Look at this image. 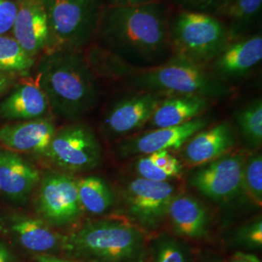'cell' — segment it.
Instances as JSON below:
<instances>
[{
    "instance_id": "6da1fadb",
    "label": "cell",
    "mask_w": 262,
    "mask_h": 262,
    "mask_svg": "<svg viewBox=\"0 0 262 262\" xmlns=\"http://www.w3.org/2000/svg\"><path fill=\"white\" fill-rule=\"evenodd\" d=\"M167 5L104 6L94 37L98 46L136 69H148L171 57Z\"/></svg>"
},
{
    "instance_id": "7a4b0ae2",
    "label": "cell",
    "mask_w": 262,
    "mask_h": 262,
    "mask_svg": "<svg viewBox=\"0 0 262 262\" xmlns=\"http://www.w3.org/2000/svg\"><path fill=\"white\" fill-rule=\"evenodd\" d=\"M36 81L49 106L66 119L83 117L98 99L94 72L86 57L77 50L45 52L38 64Z\"/></svg>"
},
{
    "instance_id": "3957f363",
    "label": "cell",
    "mask_w": 262,
    "mask_h": 262,
    "mask_svg": "<svg viewBox=\"0 0 262 262\" xmlns=\"http://www.w3.org/2000/svg\"><path fill=\"white\" fill-rule=\"evenodd\" d=\"M62 250L94 262H142L145 238L138 227L127 222L102 220L64 236Z\"/></svg>"
},
{
    "instance_id": "277c9868",
    "label": "cell",
    "mask_w": 262,
    "mask_h": 262,
    "mask_svg": "<svg viewBox=\"0 0 262 262\" xmlns=\"http://www.w3.org/2000/svg\"><path fill=\"white\" fill-rule=\"evenodd\" d=\"M126 80L134 90L166 95L196 94L214 100L231 94L227 84L203 64L175 55L160 66L135 71Z\"/></svg>"
},
{
    "instance_id": "5b68a950",
    "label": "cell",
    "mask_w": 262,
    "mask_h": 262,
    "mask_svg": "<svg viewBox=\"0 0 262 262\" xmlns=\"http://www.w3.org/2000/svg\"><path fill=\"white\" fill-rule=\"evenodd\" d=\"M172 53L199 64L212 62L229 42L227 27L217 17L180 10L169 19Z\"/></svg>"
},
{
    "instance_id": "8992f818",
    "label": "cell",
    "mask_w": 262,
    "mask_h": 262,
    "mask_svg": "<svg viewBox=\"0 0 262 262\" xmlns=\"http://www.w3.org/2000/svg\"><path fill=\"white\" fill-rule=\"evenodd\" d=\"M50 39L47 51L85 47L95 36L103 0H42ZM44 52V53H45Z\"/></svg>"
},
{
    "instance_id": "52a82bcc",
    "label": "cell",
    "mask_w": 262,
    "mask_h": 262,
    "mask_svg": "<svg viewBox=\"0 0 262 262\" xmlns=\"http://www.w3.org/2000/svg\"><path fill=\"white\" fill-rule=\"evenodd\" d=\"M44 154L57 166L73 171L95 168L102 159L101 147L94 132L82 123L56 132Z\"/></svg>"
},
{
    "instance_id": "ba28073f",
    "label": "cell",
    "mask_w": 262,
    "mask_h": 262,
    "mask_svg": "<svg viewBox=\"0 0 262 262\" xmlns=\"http://www.w3.org/2000/svg\"><path fill=\"white\" fill-rule=\"evenodd\" d=\"M174 196L175 187L168 182L142 178L131 181L123 194L127 214L147 229H155L164 221Z\"/></svg>"
},
{
    "instance_id": "9c48e42d",
    "label": "cell",
    "mask_w": 262,
    "mask_h": 262,
    "mask_svg": "<svg viewBox=\"0 0 262 262\" xmlns=\"http://www.w3.org/2000/svg\"><path fill=\"white\" fill-rule=\"evenodd\" d=\"M244 163L242 155L226 154L195 170L189 177V185L211 200L228 202L243 190Z\"/></svg>"
},
{
    "instance_id": "30bf717a",
    "label": "cell",
    "mask_w": 262,
    "mask_h": 262,
    "mask_svg": "<svg viewBox=\"0 0 262 262\" xmlns=\"http://www.w3.org/2000/svg\"><path fill=\"white\" fill-rule=\"evenodd\" d=\"M39 212L54 225L72 224L83 213L78 182L66 174H50L43 179L39 192Z\"/></svg>"
},
{
    "instance_id": "8fae6325",
    "label": "cell",
    "mask_w": 262,
    "mask_h": 262,
    "mask_svg": "<svg viewBox=\"0 0 262 262\" xmlns=\"http://www.w3.org/2000/svg\"><path fill=\"white\" fill-rule=\"evenodd\" d=\"M166 94L143 92L119 99L104 118V130L111 136H121L136 130L150 122Z\"/></svg>"
},
{
    "instance_id": "7c38bea8",
    "label": "cell",
    "mask_w": 262,
    "mask_h": 262,
    "mask_svg": "<svg viewBox=\"0 0 262 262\" xmlns=\"http://www.w3.org/2000/svg\"><path fill=\"white\" fill-rule=\"evenodd\" d=\"M211 121V117L203 115L181 125L154 129L124 142L119 148L120 152L130 157L150 155L158 150H180L198 131L206 128Z\"/></svg>"
},
{
    "instance_id": "4fadbf2b",
    "label": "cell",
    "mask_w": 262,
    "mask_h": 262,
    "mask_svg": "<svg viewBox=\"0 0 262 262\" xmlns=\"http://www.w3.org/2000/svg\"><path fill=\"white\" fill-rule=\"evenodd\" d=\"M261 33L231 40L212 61V72L226 83L248 75L261 62Z\"/></svg>"
},
{
    "instance_id": "5bb4252c",
    "label": "cell",
    "mask_w": 262,
    "mask_h": 262,
    "mask_svg": "<svg viewBox=\"0 0 262 262\" xmlns=\"http://www.w3.org/2000/svg\"><path fill=\"white\" fill-rule=\"evenodd\" d=\"M18 12L13 27L14 38L28 56L47 50L50 39L47 14L42 0H17Z\"/></svg>"
},
{
    "instance_id": "9a60e30c",
    "label": "cell",
    "mask_w": 262,
    "mask_h": 262,
    "mask_svg": "<svg viewBox=\"0 0 262 262\" xmlns=\"http://www.w3.org/2000/svg\"><path fill=\"white\" fill-rule=\"evenodd\" d=\"M236 143L233 127L223 122L198 131L184 148V159L190 165H204L226 155Z\"/></svg>"
},
{
    "instance_id": "2e32d148",
    "label": "cell",
    "mask_w": 262,
    "mask_h": 262,
    "mask_svg": "<svg viewBox=\"0 0 262 262\" xmlns=\"http://www.w3.org/2000/svg\"><path fill=\"white\" fill-rule=\"evenodd\" d=\"M56 134L48 119L18 122L0 127V146L16 151L45 152Z\"/></svg>"
},
{
    "instance_id": "e0dca14e",
    "label": "cell",
    "mask_w": 262,
    "mask_h": 262,
    "mask_svg": "<svg viewBox=\"0 0 262 262\" xmlns=\"http://www.w3.org/2000/svg\"><path fill=\"white\" fill-rule=\"evenodd\" d=\"M49 103L37 81L19 83L0 103V119L8 121H33L43 119Z\"/></svg>"
},
{
    "instance_id": "ac0fdd59",
    "label": "cell",
    "mask_w": 262,
    "mask_h": 262,
    "mask_svg": "<svg viewBox=\"0 0 262 262\" xmlns=\"http://www.w3.org/2000/svg\"><path fill=\"white\" fill-rule=\"evenodd\" d=\"M212 100L196 94H172L165 96L150 118L154 129L172 127L203 116Z\"/></svg>"
},
{
    "instance_id": "d6986e66",
    "label": "cell",
    "mask_w": 262,
    "mask_h": 262,
    "mask_svg": "<svg viewBox=\"0 0 262 262\" xmlns=\"http://www.w3.org/2000/svg\"><path fill=\"white\" fill-rule=\"evenodd\" d=\"M40 180L37 170L12 151H0V190L15 201L26 200Z\"/></svg>"
},
{
    "instance_id": "ffe728a7",
    "label": "cell",
    "mask_w": 262,
    "mask_h": 262,
    "mask_svg": "<svg viewBox=\"0 0 262 262\" xmlns=\"http://www.w3.org/2000/svg\"><path fill=\"white\" fill-rule=\"evenodd\" d=\"M10 229L21 247L30 252L48 254L63 249L64 236L55 232L42 220L16 215L10 222Z\"/></svg>"
},
{
    "instance_id": "44dd1931",
    "label": "cell",
    "mask_w": 262,
    "mask_h": 262,
    "mask_svg": "<svg viewBox=\"0 0 262 262\" xmlns=\"http://www.w3.org/2000/svg\"><path fill=\"white\" fill-rule=\"evenodd\" d=\"M167 216L175 232L182 237L198 239L208 231L209 215L206 208L194 197L174 196Z\"/></svg>"
},
{
    "instance_id": "7402d4cb",
    "label": "cell",
    "mask_w": 262,
    "mask_h": 262,
    "mask_svg": "<svg viewBox=\"0 0 262 262\" xmlns=\"http://www.w3.org/2000/svg\"><path fill=\"white\" fill-rule=\"evenodd\" d=\"M262 0H232L226 14L229 41L251 34L261 17Z\"/></svg>"
},
{
    "instance_id": "603a6c76",
    "label": "cell",
    "mask_w": 262,
    "mask_h": 262,
    "mask_svg": "<svg viewBox=\"0 0 262 262\" xmlns=\"http://www.w3.org/2000/svg\"><path fill=\"white\" fill-rule=\"evenodd\" d=\"M78 193L83 210L92 215H101L114 204V194L108 184L91 176L78 182Z\"/></svg>"
},
{
    "instance_id": "cb8c5ba5",
    "label": "cell",
    "mask_w": 262,
    "mask_h": 262,
    "mask_svg": "<svg viewBox=\"0 0 262 262\" xmlns=\"http://www.w3.org/2000/svg\"><path fill=\"white\" fill-rule=\"evenodd\" d=\"M35 59L20 47L15 38L0 35V70L12 75L27 74Z\"/></svg>"
},
{
    "instance_id": "d4e9b609",
    "label": "cell",
    "mask_w": 262,
    "mask_h": 262,
    "mask_svg": "<svg viewBox=\"0 0 262 262\" xmlns=\"http://www.w3.org/2000/svg\"><path fill=\"white\" fill-rule=\"evenodd\" d=\"M235 117L244 140L252 147H259L262 143L261 98H255L244 105Z\"/></svg>"
},
{
    "instance_id": "484cf974",
    "label": "cell",
    "mask_w": 262,
    "mask_h": 262,
    "mask_svg": "<svg viewBox=\"0 0 262 262\" xmlns=\"http://www.w3.org/2000/svg\"><path fill=\"white\" fill-rule=\"evenodd\" d=\"M88 62L92 67L93 71H97L101 75L107 76L110 78H128L135 71L140 70L128 66L127 63L122 61V59L108 53L99 46L94 48L93 51L90 53Z\"/></svg>"
},
{
    "instance_id": "4316f807",
    "label": "cell",
    "mask_w": 262,
    "mask_h": 262,
    "mask_svg": "<svg viewBox=\"0 0 262 262\" xmlns=\"http://www.w3.org/2000/svg\"><path fill=\"white\" fill-rule=\"evenodd\" d=\"M242 189L256 206L262 204V158L256 154L245 159Z\"/></svg>"
},
{
    "instance_id": "83f0119b",
    "label": "cell",
    "mask_w": 262,
    "mask_h": 262,
    "mask_svg": "<svg viewBox=\"0 0 262 262\" xmlns=\"http://www.w3.org/2000/svg\"><path fill=\"white\" fill-rule=\"evenodd\" d=\"M151 262H189L187 247L169 236H162L152 247Z\"/></svg>"
},
{
    "instance_id": "f1b7e54d",
    "label": "cell",
    "mask_w": 262,
    "mask_h": 262,
    "mask_svg": "<svg viewBox=\"0 0 262 262\" xmlns=\"http://www.w3.org/2000/svg\"><path fill=\"white\" fill-rule=\"evenodd\" d=\"M185 11L204 13L215 17H226L232 0H171Z\"/></svg>"
},
{
    "instance_id": "f546056e",
    "label": "cell",
    "mask_w": 262,
    "mask_h": 262,
    "mask_svg": "<svg viewBox=\"0 0 262 262\" xmlns=\"http://www.w3.org/2000/svg\"><path fill=\"white\" fill-rule=\"evenodd\" d=\"M152 163L168 175L170 179L179 178L183 173V166L168 150H158L149 155Z\"/></svg>"
},
{
    "instance_id": "4dcf8cb0",
    "label": "cell",
    "mask_w": 262,
    "mask_h": 262,
    "mask_svg": "<svg viewBox=\"0 0 262 262\" xmlns=\"http://www.w3.org/2000/svg\"><path fill=\"white\" fill-rule=\"evenodd\" d=\"M238 240L251 248H261L262 222L260 217L249 225H244L237 233Z\"/></svg>"
},
{
    "instance_id": "1f68e13d",
    "label": "cell",
    "mask_w": 262,
    "mask_h": 262,
    "mask_svg": "<svg viewBox=\"0 0 262 262\" xmlns=\"http://www.w3.org/2000/svg\"><path fill=\"white\" fill-rule=\"evenodd\" d=\"M17 12V0H0V35H5L13 29Z\"/></svg>"
},
{
    "instance_id": "d6a6232c",
    "label": "cell",
    "mask_w": 262,
    "mask_h": 262,
    "mask_svg": "<svg viewBox=\"0 0 262 262\" xmlns=\"http://www.w3.org/2000/svg\"><path fill=\"white\" fill-rule=\"evenodd\" d=\"M159 0H106L108 6H137Z\"/></svg>"
},
{
    "instance_id": "836d02e7",
    "label": "cell",
    "mask_w": 262,
    "mask_h": 262,
    "mask_svg": "<svg viewBox=\"0 0 262 262\" xmlns=\"http://www.w3.org/2000/svg\"><path fill=\"white\" fill-rule=\"evenodd\" d=\"M227 262H261L260 259L253 253H235Z\"/></svg>"
},
{
    "instance_id": "e575fe53",
    "label": "cell",
    "mask_w": 262,
    "mask_h": 262,
    "mask_svg": "<svg viewBox=\"0 0 262 262\" xmlns=\"http://www.w3.org/2000/svg\"><path fill=\"white\" fill-rule=\"evenodd\" d=\"M15 75L3 72L0 70V95L3 94L13 83Z\"/></svg>"
},
{
    "instance_id": "d590c367",
    "label": "cell",
    "mask_w": 262,
    "mask_h": 262,
    "mask_svg": "<svg viewBox=\"0 0 262 262\" xmlns=\"http://www.w3.org/2000/svg\"><path fill=\"white\" fill-rule=\"evenodd\" d=\"M36 262H77V261H69V260H66V259H61L58 258L54 255L51 254H41L39 255L36 258Z\"/></svg>"
},
{
    "instance_id": "8d00e7d4",
    "label": "cell",
    "mask_w": 262,
    "mask_h": 262,
    "mask_svg": "<svg viewBox=\"0 0 262 262\" xmlns=\"http://www.w3.org/2000/svg\"><path fill=\"white\" fill-rule=\"evenodd\" d=\"M0 262H10L9 251L3 245H0Z\"/></svg>"
},
{
    "instance_id": "74e56055",
    "label": "cell",
    "mask_w": 262,
    "mask_h": 262,
    "mask_svg": "<svg viewBox=\"0 0 262 262\" xmlns=\"http://www.w3.org/2000/svg\"><path fill=\"white\" fill-rule=\"evenodd\" d=\"M212 262H217V261H212Z\"/></svg>"
}]
</instances>
